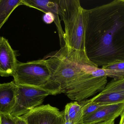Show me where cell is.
Segmentation results:
<instances>
[{"label": "cell", "instance_id": "cell-2", "mask_svg": "<svg viewBox=\"0 0 124 124\" xmlns=\"http://www.w3.org/2000/svg\"><path fill=\"white\" fill-rule=\"evenodd\" d=\"M44 59L52 77L61 86L62 91L68 85L92 73L98 67L89 60L85 51L66 46Z\"/></svg>", "mask_w": 124, "mask_h": 124}, {"label": "cell", "instance_id": "cell-11", "mask_svg": "<svg viewBox=\"0 0 124 124\" xmlns=\"http://www.w3.org/2000/svg\"><path fill=\"white\" fill-rule=\"evenodd\" d=\"M91 102L101 105H107L124 102V91L100 93L90 99Z\"/></svg>", "mask_w": 124, "mask_h": 124}, {"label": "cell", "instance_id": "cell-1", "mask_svg": "<svg viewBox=\"0 0 124 124\" xmlns=\"http://www.w3.org/2000/svg\"><path fill=\"white\" fill-rule=\"evenodd\" d=\"M85 51L98 67L124 61V0L88 9Z\"/></svg>", "mask_w": 124, "mask_h": 124}, {"label": "cell", "instance_id": "cell-13", "mask_svg": "<svg viewBox=\"0 0 124 124\" xmlns=\"http://www.w3.org/2000/svg\"><path fill=\"white\" fill-rule=\"evenodd\" d=\"M66 121L72 124H77L82 118V110L78 102H72L68 103L63 110Z\"/></svg>", "mask_w": 124, "mask_h": 124}, {"label": "cell", "instance_id": "cell-14", "mask_svg": "<svg viewBox=\"0 0 124 124\" xmlns=\"http://www.w3.org/2000/svg\"><path fill=\"white\" fill-rule=\"evenodd\" d=\"M105 69L106 76L118 80L124 77V61L116 62L102 67Z\"/></svg>", "mask_w": 124, "mask_h": 124}, {"label": "cell", "instance_id": "cell-9", "mask_svg": "<svg viewBox=\"0 0 124 124\" xmlns=\"http://www.w3.org/2000/svg\"><path fill=\"white\" fill-rule=\"evenodd\" d=\"M17 62L16 53L8 40L0 36V76H12Z\"/></svg>", "mask_w": 124, "mask_h": 124}, {"label": "cell", "instance_id": "cell-18", "mask_svg": "<svg viewBox=\"0 0 124 124\" xmlns=\"http://www.w3.org/2000/svg\"><path fill=\"white\" fill-rule=\"evenodd\" d=\"M16 118L17 124H27L20 117H17Z\"/></svg>", "mask_w": 124, "mask_h": 124}, {"label": "cell", "instance_id": "cell-8", "mask_svg": "<svg viewBox=\"0 0 124 124\" xmlns=\"http://www.w3.org/2000/svg\"><path fill=\"white\" fill-rule=\"evenodd\" d=\"M124 109V102L103 106L77 124H93L115 120L121 116Z\"/></svg>", "mask_w": 124, "mask_h": 124}, {"label": "cell", "instance_id": "cell-12", "mask_svg": "<svg viewBox=\"0 0 124 124\" xmlns=\"http://www.w3.org/2000/svg\"><path fill=\"white\" fill-rule=\"evenodd\" d=\"M22 5V0H0V30L13 11Z\"/></svg>", "mask_w": 124, "mask_h": 124}, {"label": "cell", "instance_id": "cell-5", "mask_svg": "<svg viewBox=\"0 0 124 124\" xmlns=\"http://www.w3.org/2000/svg\"><path fill=\"white\" fill-rule=\"evenodd\" d=\"M107 77H97L96 71L78 81L67 86L62 91L71 100L80 102L86 100L104 89Z\"/></svg>", "mask_w": 124, "mask_h": 124}, {"label": "cell", "instance_id": "cell-15", "mask_svg": "<svg viewBox=\"0 0 124 124\" xmlns=\"http://www.w3.org/2000/svg\"><path fill=\"white\" fill-rule=\"evenodd\" d=\"M78 102L82 108V114L81 120L96 111L103 106H104L94 103L91 102L90 99L84 100Z\"/></svg>", "mask_w": 124, "mask_h": 124}, {"label": "cell", "instance_id": "cell-17", "mask_svg": "<svg viewBox=\"0 0 124 124\" xmlns=\"http://www.w3.org/2000/svg\"><path fill=\"white\" fill-rule=\"evenodd\" d=\"M0 124H17L16 118H13L10 114L0 115Z\"/></svg>", "mask_w": 124, "mask_h": 124}, {"label": "cell", "instance_id": "cell-6", "mask_svg": "<svg viewBox=\"0 0 124 124\" xmlns=\"http://www.w3.org/2000/svg\"><path fill=\"white\" fill-rule=\"evenodd\" d=\"M50 95L43 89L26 85H17L15 106L10 115L13 118L22 116L42 104Z\"/></svg>", "mask_w": 124, "mask_h": 124}, {"label": "cell", "instance_id": "cell-19", "mask_svg": "<svg viewBox=\"0 0 124 124\" xmlns=\"http://www.w3.org/2000/svg\"><path fill=\"white\" fill-rule=\"evenodd\" d=\"M114 121L115 120H112L93 124H115V121Z\"/></svg>", "mask_w": 124, "mask_h": 124}, {"label": "cell", "instance_id": "cell-16", "mask_svg": "<svg viewBox=\"0 0 124 124\" xmlns=\"http://www.w3.org/2000/svg\"><path fill=\"white\" fill-rule=\"evenodd\" d=\"M124 91V77L118 80H113L107 84L101 94L114 92Z\"/></svg>", "mask_w": 124, "mask_h": 124}, {"label": "cell", "instance_id": "cell-4", "mask_svg": "<svg viewBox=\"0 0 124 124\" xmlns=\"http://www.w3.org/2000/svg\"><path fill=\"white\" fill-rule=\"evenodd\" d=\"M12 76L17 85L43 89L50 95L62 93L61 86L55 81L44 59L25 63L17 62Z\"/></svg>", "mask_w": 124, "mask_h": 124}, {"label": "cell", "instance_id": "cell-20", "mask_svg": "<svg viewBox=\"0 0 124 124\" xmlns=\"http://www.w3.org/2000/svg\"><path fill=\"white\" fill-rule=\"evenodd\" d=\"M120 116L121 119L119 124H124V109Z\"/></svg>", "mask_w": 124, "mask_h": 124}, {"label": "cell", "instance_id": "cell-21", "mask_svg": "<svg viewBox=\"0 0 124 124\" xmlns=\"http://www.w3.org/2000/svg\"><path fill=\"white\" fill-rule=\"evenodd\" d=\"M65 124H72L71 122L69 121H66Z\"/></svg>", "mask_w": 124, "mask_h": 124}, {"label": "cell", "instance_id": "cell-10", "mask_svg": "<svg viewBox=\"0 0 124 124\" xmlns=\"http://www.w3.org/2000/svg\"><path fill=\"white\" fill-rule=\"evenodd\" d=\"M17 88L14 81L0 84V115L11 114L16 103Z\"/></svg>", "mask_w": 124, "mask_h": 124}, {"label": "cell", "instance_id": "cell-3", "mask_svg": "<svg viewBox=\"0 0 124 124\" xmlns=\"http://www.w3.org/2000/svg\"><path fill=\"white\" fill-rule=\"evenodd\" d=\"M59 14L65 26V46L85 51L88 9L84 8L79 0H59Z\"/></svg>", "mask_w": 124, "mask_h": 124}, {"label": "cell", "instance_id": "cell-7", "mask_svg": "<svg viewBox=\"0 0 124 124\" xmlns=\"http://www.w3.org/2000/svg\"><path fill=\"white\" fill-rule=\"evenodd\" d=\"M27 124H65L64 111L49 104L42 105L19 116Z\"/></svg>", "mask_w": 124, "mask_h": 124}]
</instances>
